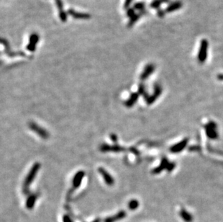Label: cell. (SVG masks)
Segmentation results:
<instances>
[{"instance_id":"obj_12","label":"cell","mask_w":223,"mask_h":222,"mask_svg":"<svg viewBox=\"0 0 223 222\" xmlns=\"http://www.w3.org/2000/svg\"><path fill=\"white\" fill-rule=\"evenodd\" d=\"M138 96L139 95H137V94H134V95L131 97V98L129 100L128 103H127V105H129V106L130 107L131 105H133L135 104V102L137 101V98H138Z\"/></svg>"},{"instance_id":"obj_1","label":"cell","mask_w":223,"mask_h":222,"mask_svg":"<svg viewBox=\"0 0 223 222\" xmlns=\"http://www.w3.org/2000/svg\"><path fill=\"white\" fill-rule=\"evenodd\" d=\"M208 50H209V42L206 39H202L200 41L199 48L198 51V61L203 64L206 61L208 57Z\"/></svg>"},{"instance_id":"obj_4","label":"cell","mask_w":223,"mask_h":222,"mask_svg":"<svg viewBox=\"0 0 223 222\" xmlns=\"http://www.w3.org/2000/svg\"><path fill=\"white\" fill-rule=\"evenodd\" d=\"M162 93V87H160V85L156 84L155 85V88H154V92H153V95L148 97L147 98V103L148 104H152L153 103H154L156 100V99L160 96V95Z\"/></svg>"},{"instance_id":"obj_13","label":"cell","mask_w":223,"mask_h":222,"mask_svg":"<svg viewBox=\"0 0 223 222\" xmlns=\"http://www.w3.org/2000/svg\"><path fill=\"white\" fill-rule=\"evenodd\" d=\"M139 206V202L137 200H132L130 203H129V208H130L132 210H135Z\"/></svg>"},{"instance_id":"obj_9","label":"cell","mask_w":223,"mask_h":222,"mask_svg":"<svg viewBox=\"0 0 223 222\" xmlns=\"http://www.w3.org/2000/svg\"><path fill=\"white\" fill-rule=\"evenodd\" d=\"M169 163L170 162H168V161L166 159H163L162 160V162H161L160 164V165L158 167H157L156 169H155L154 170H153V173L158 174V173H160L161 171H162V170H163L164 169H167Z\"/></svg>"},{"instance_id":"obj_11","label":"cell","mask_w":223,"mask_h":222,"mask_svg":"<svg viewBox=\"0 0 223 222\" xmlns=\"http://www.w3.org/2000/svg\"><path fill=\"white\" fill-rule=\"evenodd\" d=\"M133 9L135 10H138L140 11V12H142V11L145 10V2H142V1H140V2H137L134 5Z\"/></svg>"},{"instance_id":"obj_17","label":"cell","mask_w":223,"mask_h":222,"mask_svg":"<svg viewBox=\"0 0 223 222\" xmlns=\"http://www.w3.org/2000/svg\"><path fill=\"white\" fill-rule=\"evenodd\" d=\"M218 79H223V74H219V75H218Z\"/></svg>"},{"instance_id":"obj_15","label":"cell","mask_w":223,"mask_h":222,"mask_svg":"<svg viewBox=\"0 0 223 222\" xmlns=\"http://www.w3.org/2000/svg\"><path fill=\"white\" fill-rule=\"evenodd\" d=\"M135 9H134L133 8L128 9V10H127V16H128V17H129L131 18V17H132V16L135 15Z\"/></svg>"},{"instance_id":"obj_6","label":"cell","mask_w":223,"mask_h":222,"mask_svg":"<svg viewBox=\"0 0 223 222\" xmlns=\"http://www.w3.org/2000/svg\"><path fill=\"white\" fill-rule=\"evenodd\" d=\"M187 144H188V139H183V140L181 141V142H179V143L173 146L170 148V152H173V153H178V152H181V151L186 147Z\"/></svg>"},{"instance_id":"obj_7","label":"cell","mask_w":223,"mask_h":222,"mask_svg":"<svg viewBox=\"0 0 223 222\" xmlns=\"http://www.w3.org/2000/svg\"><path fill=\"white\" fill-rule=\"evenodd\" d=\"M170 2V0H153L150 3V7L152 9H160V7L163 4H167Z\"/></svg>"},{"instance_id":"obj_2","label":"cell","mask_w":223,"mask_h":222,"mask_svg":"<svg viewBox=\"0 0 223 222\" xmlns=\"http://www.w3.org/2000/svg\"><path fill=\"white\" fill-rule=\"evenodd\" d=\"M206 136L211 139H216L218 138V134L217 131V125L214 122H209L205 127Z\"/></svg>"},{"instance_id":"obj_8","label":"cell","mask_w":223,"mask_h":222,"mask_svg":"<svg viewBox=\"0 0 223 222\" xmlns=\"http://www.w3.org/2000/svg\"><path fill=\"white\" fill-rule=\"evenodd\" d=\"M180 216L182 219L185 222H192V221H193V216L188 211H186L185 209H182L181 211Z\"/></svg>"},{"instance_id":"obj_5","label":"cell","mask_w":223,"mask_h":222,"mask_svg":"<svg viewBox=\"0 0 223 222\" xmlns=\"http://www.w3.org/2000/svg\"><path fill=\"white\" fill-rule=\"evenodd\" d=\"M182 7L183 3L181 1H175L169 3V4L167 6L165 11L166 13H172V12H176V11L180 9Z\"/></svg>"},{"instance_id":"obj_14","label":"cell","mask_w":223,"mask_h":222,"mask_svg":"<svg viewBox=\"0 0 223 222\" xmlns=\"http://www.w3.org/2000/svg\"><path fill=\"white\" fill-rule=\"evenodd\" d=\"M157 14H158V16L159 17H163L165 15L166 12L165 10H163V9H161L160 8V9H158V12H157Z\"/></svg>"},{"instance_id":"obj_10","label":"cell","mask_w":223,"mask_h":222,"mask_svg":"<svg viewBox=\"0 0 223 222\" xmlns=\"http://www.w3.org/2000/svg\"><path fill=\"white\" fill-rule=\"evenodd\" d=\"M144 12H146L144 10V11H142V12H140V13L135 14V15L132 16V17L130 18V20H129V24H128L129 27L133 26V25H135L136 22H137V21L140 20V18L142 17V15L143 14Z\"/></svg>"},{"instance_id":"obj_3","label":"cell","mask_w":223,"mask_h":222,"mask_svg":"<svg viewBox=\"0 0 223 222\" xmlns=\"http://www.w3.org/2000/svg\"><path fill=\"white\" fill-rule=\"evenodd\" d=\"M155 69V64H152V63L147 64L146 66L145 67V69H144L143 72H142L141 74L140 79H141L142 80H145V79H147L150 75L153 74Z\"/></svg>"},{"instance_id":"obj_16","label":"cell","mask_w":223,"mask_h":222,"mask_svg":"<svg viewBox=\"0 0 223 222\" xmlns=\"http://www.w3.org/2000/svg\"><path fill=\"white\" fill-rule=\"evenodd\" d=\"M132 1H133V0H126L125 4H124V7H125L126 9L128 8L129 7V5L131 4V3L132 2Z\"/></svg>"}]
</instances>
